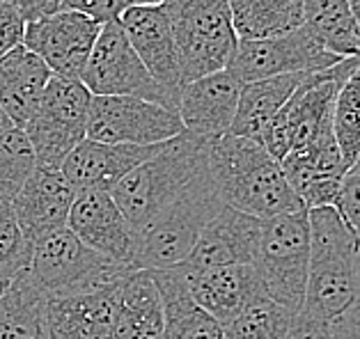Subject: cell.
Returning <instances> with one entry per match:
<instances>
[{
  "label": "cell",
  "mask_w": 360,
  "mask_h": 339,
  "mask_svg": "<svg viewBox=\"0 0 360 339\" xmlns=\"http://www.w3.org/2000/svg\"><path fill=\"white\" fill-rule=\"evenodd\" d=\"M225 204L209 177L207 165L193 177L172 202L143 230L134 268L161 271L181 264L195 246L207 222Z\"/></svg>",
  "instance_id": "4"
},
{
  "label": "cell",
  "mask_w": 360,
  "mask_h": 339,
  "mask_svg": "<svg viewBox=\"0 0 360 339\" xmlns=\"http://www.w3.org/2000/svg\"><path fill=\"white\" fill-rule=\"evenodd\" d=\"M207 145V138L184 131L117 181L110 197L134 227L145 230L205 168Z\"/></svg>",
  "instance_id": "3"
},
{
  "label": "cell",
  "mask_w": 360,
  "mask_h": 339,
  "mask_svg": "<svg viewBox=\"0 0 360 339\" xmlns=\"http://www.w3.org/2000/svg\"><path fill=\"white\" fill-rule=\"evenodd\" d=\"M67 227L87 248L115 264L134 266L143 230L134 227L115 199L103 190H78L69 211Z\"/></svg>",
  "instance_id": "14"
},
{
  "label": "cell",
  "mask_w": 360,
  "mask_h": 339,
  "mask_svg": "<svg viewBox=\"0 0 360 339\" xmlns=\"http://www.w3.org/2000/svg\"><path fill=\"white\" fill-rule=\"evenodd\" d=\"M186 286L202 310H207L218 324L225 326L255 300L264 298L266 289L252 264H230L214 268L177 266Z\"/></svg>",
  "instance_id": "15"
},
{
  "label": "cell",
  "mask_w": 360,
  "mask_h": 339,
  "mask_svg": "<svg viewBox=\"0 0 360 339\" xmlns=\"http://www.w3.org/2000/svg\"><path fill=\"white\" fill-rule=\"evenodd\" d=\"M51 76L44 60L23 44L0 58V108L12 124L25 128Z\"/></svg>",
  "instance_id": "21"
},
{
  "label": "cell",
  "mask_w": 360,
  "mask_h": 339,
  "mask_svg": "<svg viewBox=\"0 0 360 339\" xmlns=\"http://www.w3.org/2000/svg\"><path fill=\"white\" fill-rule=\"evenodd\" d=\"M207 170L225 206L259 220L305 208L289 188L280 161L248 138L232 133L212 138L207 145Z\"/></svg>",
  "instance_id": "1"
},
{
  "label": "cell",
  "mask_w": 360,
  "mask_h": 339,
  "mask_svg": "<svg viewBox=\"0 0 360 339\" xmlns=\"http://www.w3.org/2000/svg\"><path fill=\"white\" fill-rule=\"evenodd\" d=\"M287 339H333L328 321H321L317 317L307 314V312L298 310L292 317V326H289Z\"/></svg>",
  "instance_id": "34"
},
{
  "label": "cell",
  "mask_w": 360,
  "mask_h": 339,
  "mask_svg": "<svg viewBox=\"0 0 360 339\" xmlns=\"http://www.w3.org/2000/svg\"><path fill=\"white\" fill-rule=\"evenodd\" d=\"M243 83L230 69L200 76L181 88L177 115L188 133L212 138L230 133Z\"/></svg>",
  "instance_id": "16"
},
{
  "label": "cell",
  "mask_w": 360,
  "mask_h": 339,
  "mask_svg": "<svg viewBox=\"0 0 360 339\" xmlns=\"http://www.w3.org/2000/svg\"><path fill=\"white\" fill-rule=\"evenodd\" d=\"M333 339H360V303L347 307L328 324Z\"/></svg>",
  "instance_id": "35"
},
{
  "label": "cell",
  "mask_w": 360,
  "mask_h": 339,
  "mask_svg": "<svg viewBox=\"0 0 360 339\" xmlns=\"http://www.w3.org/2000/svg\"><path fill=\"white\" fill-rule=\"evenodd\" d=\"M34 168L37 159L23 128L16 124L0 128V199L12 202Z\"/></svg>",
  "instance_id": "30"
},
{
  "label": "cell",
  "mask_w": 360,
  "mask_h": 339,
  "mask_svg": "<svg viewBox=\"0 0 360 339\" xmlns=\"http://www.w3.org/2000/svg\"><path fill=\"white\" fill-rule=\"evenodd\" d=\"M177 110L138 97H94L85 121V138L110 145H161L184 133Z\"/></svg>",
  "instance_id": "9"
},
{
  "label": "cell",
  "mask_w": 360,
  "mask_h": 339,
  "mask_svg": "<svg viewBox=\"0 0 360 339\" xmlns=\"http://www.w3.org/2000/svg\"><path fill=\"white\" fill-rule=\"evenodd\" d=\"M81 83L94 97H138L170 108L163 90L145 69L134 46L129 44L117 19L101 23L92 53L87 58ZM172 110V108H170Z\"/></svg>",
  "instance_id": "10"
},
{
  "label": "cell",
  "mask_w": 360,
  "mask_h": 339,
  "mask_svg": "<svg viewBox=\"0 0 360 339\" xmlns=\"http://www.w3.org/2000/svg\"><path fill=\"white\" fill-rule=\"evenodd\" d=\"M25 21L12 0H0V58L23 44Z\"/></svg>",
  "instance_id": "33"
},
{
  "label": "cell",
  "mask_w": 360,
  "mask_h": 339,
  "mask_svg": "<svg viewBox=\"0 0 360 339\" xmlns=\"http://www.w3.org/2000/svg\"><path fill=\"white\" fill-rule=\"evenodd\" d=\"M356 300L360 303V248H358V257H356Z\"/></svg>",
  "instance_id": "37"
},
{
  "label": "cell",
  "mask_w": 360,
  "mask_h": 339,
  "mask_svg": "<svg viewBox=\"0 0 360 339\" xmlns=\"http://www.w3.org/2000/svg\"><path fill=\"white\" fill-rule=\"evenodd\" d=\"M303 25L340 58L360 55V37L349 0H303Z\"/></svg>",
  "instance_id": "27"
},
{
  "label": "cell",
  "mask_w": 360,
  "mask_h": 339,
  "mask_svg": "<svg viewBox=\"0 0 360 339\" xmlns=\"http://www.w3.org/2000/svg\"><path fill=\"white\" fill-rule=\"evenodd\" d=\"M303 76L305 74H285L243 83L230 133L259 142L271 119L283 110V106L298 88V83L303 81Z\"/></svg>",
  "instance_id": "25"
},
{
  "label": "cell",
  "mask_w": 360,
  "mask_h": 339,
  "mask_svg": "<svg viewBox=\"0 0 360 339\" xmlns=\"http://www.w3.org/2000/svg\"><path fill=\"white\" fill-rule=\"evenodd\" d=\"M92 94L81 81L51 76L39 106L25 124L39 168L60 170L76 145L85 140V121Z\"/></svg>",
  "instance_id": "8"
},
{
  "label": "cell",
  "mask_w": 360,
  "mask_h": 339,
  "mask_svg": "<svg viewBox=\"0 0 360 339\" xmlns=\"http://www.w3.org/2000/svg\"><path fill=\"white\" fill-rule=\"evenodd\" d=\"M74 197L76 188L69 184L63 172L37 165L10 204L23 237L32 243L51 232L67 227Z\"/></svg>",
  "instance_id": "18"
},
{
  "label": "cell",
  "mask_w": 360,
  "mask_h": 339,
  "mask_svg": "<svg viewBox=\"0 0 360 339\" xmlns=\"http://www.w3.org/2000/svg\"><path fill=\"white\" fill-rule=\"evenodd\" d=\"M161 145H110L85 140L76 145L60 165V172L78 190L110 193L115 184L131 170L147 161Z\"/></svg>",
  "instance_id": "20"
},
{
  "label": "cell",
  "mask_w": 360,
  "mask_h": 339,
  "mask_svg": "<svg viewBox=\"0 0 360 339\" xmlns=\"http://www.w3.org/2000/svg\"><path fill=\"white\" fill-rule=\"evenodd\" d=\"M262 234V220L239 211V208L223 206L207 227L202 230L195 246L184 259V268H214L230 264H252L257 255V243Z\"/></svg>",
  "instance_id": "17"
},
{
  "label": "cell",
  "mask_w": 360,
  "mask_h": 339,
  "mask_svg": "<svg viewBox=\"0 0 360 339\" xmlns=\"http://www.w3.org/2000/svg\"><path fill=\"white\" fill-rule=\"evenodd\" d=\"M28 271L51 298H58L117 284L136 268L101 257L63 227L30 243Z\"/></svg>",
  "instance_id": "6"
},
{
  "label": "cell",
  "mask_w": 360,
  "mask_h": 339,
  "mask_svg": "<svg viewBox=\"0 0 360 339\" xmlns=\"http://www.w3.org/2000/svg\"><path fill=\"white\" fill-rule=\"evenodd\" d=\"M5 289H7V282H5V280H0V295L5 293Z\"/></svg>",
  "instance_id": "39"
},
{
  "label": "cell",
  "mask_w": 360,
  "mask_h": 339,
  "mask_svg": "<svg viewBox=\"0 0 360 339\" xmlns=\"http://www.w3.org/2000/svg\"><path fill=\"white\" fill-rule=\"evenodd\" d=\"M184 83L221 72L232 62L239 37L230 0H163Z\"/></svg>",
  "instance_id": "5"
},
{
  "label": "cell",
  "mask_w": 360,
  "mask_h": 339,
  "mask_svg": "<svg viewBox=\"0 0 360 339\" xmlns=\"http://www.w3.org/2000/svg\"><path fill=\"white\" fill-rule=\"evenodd\" d=\"M163 303L161 339H223V326L202 310L177 266L152 271Z\"/></svg>",
  "instance_id": "22"
},
{
  "label": "cell",
  "mask_w": 360,
  "mask_h": 339,
  "mask_svg": "<svg viewBox=\"0 0 360 339\" xmlns=\"http://www.w3.org/2000/svg\"><path fill=\"white\" fill-rule=\"evenodd\" d=\"M356 165H358V168H360V156H358V161H356Z\"/></svg>",
  "instance_id": "40"
},
{
  "label": "cell",
  "mask_w": 360,
  "mask_h": 339,
  "mask_svg": "<svg viewBox=\"0 0 360 339\" xmlns=\"http://www.w3.org/2000/svg\"><path fill=\"white\" fill-rule=\"evenodd\" d=\"M49 300L28 268L14 275L0 295V339H51Z\"/></svg>",
  "instance_id": "23"
},
{
  "label": "cell",
  "mask_w": 360,
  "mask_h": 339,
  "mask_svg": "<svg viewBox=\"0 0 360 339\" xmlns=\"http://www.w3.org/2000/svg\"><path fill=\"white\" fill-rule=\"evenodd\" d=\"M335 208L342 213V218L349 222V227L356 232V237L360 241V168L358 165H354L345 175V179H342L340 199Z\"/></svg>",
  "instance_id": "32"
},
{
  "label": "cell",
  "mask_w": 360,
  "mask_h": 339,
  "mask_svg": "<svg viewBox=\"0 0 360 339\" xmlns=\"http://www.w3.org/2000/svg\"><path fill=\"white\" fill-rule=\"evenodd\" d=\"M99 30L101 23L90 14L58 10L25 23L23 46L37 53L53 76L81 81Z\"/></svg>",
  "instance_id": "12"
},
{
  "label": "cell",
  "mask_w": 360,
  "mask_h": 339,
  "mask_svg": "<svg viewBox=\"0 0 360 339\" xmlns=\"http://www.w3.org/2000/svg\"><path fill=\"white\" fill-rule=\"evenodd\" d=\"M10 124H12V119L5 115L3 108H0V128H5V126H10Z\"/></svg>",
  "instance_id": "38"
},
{
  "label": "cell",
  "mask_w": 360,
  "mask_h": 339,
  "mask_svg": "<svg viewBox=\"0 0 360 339\" xmlns=\"http://www.w3.org/2000/svg\"><path fill=\"white\" fill-rule=\"evenodd\" d=\"M340 60L338 53H333L305 25H301L292 32L274 37L239 39L227 69L241 83H252L271 76L321 72L338 65Z\"/></svg>",
  "instance_id": "11"
},
{
  "label": "cell",
  "mask_w": 360,
  "mask_h": 339,
  "mask_svg": "<svg viewBox=\"0 0 360 339\" xmlns=\"http://www.w3.org/2000/svg\"><path fill=\"white\" fill-rule=\"evenodd\" d=\"M28 262L30 241L23 237L12 204L0 199V280L10 282L14 275L28 268Z\"/></svg>",
  "instance_id": "31"
},
{
  "label": "cell",
  "mask_w": 360,
  "mask_h": 339,
  "mask_svg": "<svg viewBox=\"0 0 360 339\" xmlns=\"http://www.w3.org/2000/svg\"><path fill=\"white\" fill-rule=\"evenodd\" d=\"M333 135L351 170L360 156V62L342 81L333 103Z\"/></svg>",
  "instance_id": "28"
},
{
  "label": "cell",
  "mask_w": 360,
  "mask_h": 339,
  "mask_svg": "<svg viewBox=\"0 0 360 339\" xmlns=\"http://www.w3.org/2000/svg\"><path fill=\"white\" fill-rule=\"evenodd\" d=\"M124 282V280H122ZM58 295L49 300L51 339H112L120 310V286Z\"/></svg>",
  "instance_id": "19"
},
{
  "label": "cell",
  "mask_w": 360,
  "mask_h": 339,
  "mask_svg": "<svg viewBox=\"0 0 360 339\" xmlns=\"http://www.w3.org/2000/svg\"><path fill=\"white\" fill-rule=\"evenodd\" d=\"M349 10H351V16H354V23L360 37V0H349Z\"/></svg>",
  "instance_id": "36"
},
{
  "label": "cell",
  "mask_w": 360,
  "mask_h": 339,
  "mask_svg": "<svg viewBox=\"0 0 360 339\" xmlns=\"http://www.w3.org/2000/svg\"><path fill=\"white\" fill-rule=\"evenodd\" d=\"M307 225L310 268L301 310L330 324L356 303V257L360 241L335 206L310 208Z\"/></svg>",
  "instance_id": "2"
},
{
  "label": "cell",
  "mask_w": 360,
  "mask_h": 339,
  "mask_svg": "<svg viewBox=\"0 0 360 339\" xmlns=\"http://www.w3.org/2000/svg\"><path fill=\"white\" fill-rule=\"evenodd\" d=\"M252 266L257 268L271 300L292 314L303 307L310 268V225L305 208L262 220Z\"/></svg>",
  "instance_id": "7"
},
{
  "label": "cell",
  "mask_w": 360,
  "mask_h": 339,
  "mask_svg": "<svg viewBox=\"0 0 360 339\" xmlns=\"http://www.w3.org/2000/svg\"><path fill=\"white\" fill-rule=\"evenodd\" d=\"M117 21L149 76L163 90L170 108L177 110L179 94L186 83L179 69L174 37L163 5H129L120 12Z\"/></svg>",
  "instance_id": "13"
},
{
  "label": "cell",
  "mask_w": 360,
  "mask_h": 339,
  "mask_svg": "<svg viewBox=\"0 0 360 339\" xmlns=\"http://www.w3.org/2000/svg\"><path fill=\"white\" fill-rule=\"evenodd\" d=\"M292 317V312L264 295L223 326V339H287Z\"/></svg>",
  "instance_id": "29"
},
{
  "label": "cell",
  "mask_w": 360,
  "mask_h": 339,
  "mask_svg": "<svg viewBox=\"0 0 360 339\" xmlns=\"http://www.w3.org/2000/svg\"><path fill=\"white\" fill-rule=\"evenodd\" d=\"M163 303L152 271H131L120 286V310L112 339H161Z\"/></svg>",
  "instance_id": "24"
},
{
  "label": "cell",
  "mask_w": 360,
  "mask_h": 339,
  "mask_svg": "<svg viewBox=\"0 0 360 339\" xmlns=\"http://www.w3.org/2000/svg\"><path fill=\"white\" fill-rule=\"evenodd\" d=\"M230 12L239 39L274 37L303 25V0H230Z\"/></svg>",
  "instance_id": "26"
}]
</instances>
